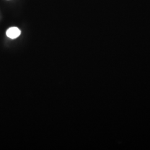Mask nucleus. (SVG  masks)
I'll return each mask as SVG.
<instances>
[{"instance_id": "1", "label": "nucleus", "mask_w": 150, "mask_h": 150, "mask_svg": "<svg viewBox=\"0 0 150 150\" xmlns=\"http://www.w3.org/2000/svg\"><path fill=\"white\" fill-rule=\"evenodd\" d=\"M21 35V31L18 28L12 27L8 28L6 31V35L11 39H15L18 38Z\"/></svg>"}]
</instances>
